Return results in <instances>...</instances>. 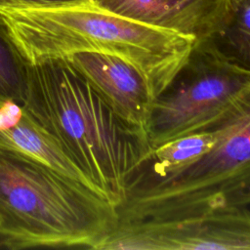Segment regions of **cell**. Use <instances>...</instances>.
Wrapping results in <instances>:
<instances>
[{"mask_svg": "<svg viewBox=\"0 0 250 250\" xmlns=\"http://www.w3.org/2000/svg\"><path fill=\"white\" fill-rule=\"evenodd\" d=\"M0 149L32 157L99 191L33 118L24 104L1 97Z\"/></svg>", "mask_w": 250, "mask_h": 250, "instance_id": "obj_9", "label": "cell"}, {"mask_svg": "<svg viewBox=\"0 0 250 250\" xmlns=\"http://www.w3.org/2000/svg\"><path fill=\"white\" fill-rule=\"evenodd\" d=\"M91 0H0L2 9H29V8H58L89 3Z\"/></svg>", "mask_w": 250, "mask_h": 250, "instance_id": "obj_13", "label": "cell"}, {"mask_svg": "<svg viewBox=\"0 0 250 250\" xmlns=\"http://www.w3.org/2000/svg\"><path fill=\"white\" fill-rule=\"evenodd\" d=\"M250 87V68L214 39L197 41L172 83L154 100L146 134L155 147L209 129Z\"/></svg>", "mask_w": 250, "mask_h": 250, "instance_id": "obj_5", "label": "cell"}, {"mask_svg": "<svg viewBox=\"0 0 250 250\" xmlns=\"http://www.w3.org/2000/svg\"><path fill=\"white\" fill-rule=\"evenodd\" d=\"M213 143L212 134L202 131L162 144L152 150L149 158L139 168L128 185L174 176L202 158Z\"/></svg>", "mask_w": 250, "mask_h": 250, "instance_id": "obj_10", "label": "cell"}, {"mask_svg": "<svg viewBox=\"0 0 250 250\" xmlns=\"http://www.w3.org/2000/svg\"><path fill=\"white\" fill-rule=\"evenodd\" d=\"M96 6L197 41L216 38L230 0H91Z\"/></svg>", "mask_w": 250, "mask_h": 250, "instance_id": "obj_8", "label": "cell"}, {"mask_svg": "<svg viewBox=\"0 0 250 250\" xmlns=\"http://www.w3.org/2000/svg\"><path fill=\"white\" fill-rule=\"evenodd\" d=\"M66 58L123 121L146 133L155 98L136 65L101 52H80Z\"/></svg>", "mask_w": 250, "mask_h": 250, "instance_id": "obj_7", "label": "cell"}, {"mask_svg": "<svg viewBox=\"0 0 250 250\" xmlns=\"http://www.w3.org/2000/svg\"><path fill=\"white\" fill-rule=\"evenodd\" d=\"M214 40L227 54L250 68V0H230L225 26Z\"/></svg>", "mask_w": 250, "mask_h": 250, "instance_id": "obj_12", "label": "cell"}, {"mask_svg": "<svg viewBox=\"0 0 250 250\" xmlns=\"http://www.w3.org/2000/svg\"><path fill=\"white\" fill-rule=\"evenodd\" d=\"M250 250V210L226 204L183 218L119 222L98 250Z\"/></svg>", "mask_w": 250, "mask_h": 250, "instance_id": "obj_6", "label": "cell"}, {"mask_svg": "<svg viewBox=\"0 0 250 250\" xmlns=\"http://www.w3.org/2000/svg\"><path fill=\"white\" fill-rule=\"evenodd\" d=\"M0 15L31 62L80 52L118 56L146 76L156 99L188 61L195 40L92 2L58 7L2 9Z\"/></svg>", "mask_w": 250, "mask_h": 250, "instance_id": "obj_2", "label": "cell"}, {"mask_svg": "<svg viewBox=\"0 0 250 250\" xmlns=\"http://www.w3.org/2000/svg\"><path fill=\"white\" fill-rule=\"evenodd\" d=\"M30 62L0 16V97L24 104Z\"/></svg>", "mask_w": 250, "mask_h": 250, "instance_id": "obj_11", "label": "cell"}, {"mask_svg": "<svg viewBox=\"0 0 250 250\" xmlns=\"http://www.w3.org/2000/svg\"><path fill=\"white\" fill-rule=\"evenodd\" d=\"M24 105L76 168L118 207L130 180L153 150L146 133L123 121L67 58L30 63Z\"/></svg>", "mask_w": 250, "mask_h": 250, "instance_id": "obj_1", "label": "cell"}, {"mask_svg": "<svg viewBox=\"0 0 250 250\" xmlns=\"http://www.w3.org/2000/svg\"><path fill=\"white\" fill-rule=\"evenodd\" d=\"M205 131L213 146L188 169L127 186L117 207L119 222L183 218L219 208L250 181V87Z\"/></svg>", "mask_w": 250, "mask_h": 250, "instance_id": "obj_4", "label": "cell"}, {"mask_svg": "<svg viewBox=\"0 0 250 250\" xmlns=\"http://www.w3.org/2000/svg\"><path fill=\"white\" fill-rule=\"evenodd\" d=\"M119 223L104 195L27 155L0 149V242L98 250Z\"/></svg>", "mask_w": 250, "mask_h": 250, "instance_id": "obj_3", "label": "cell"}, {"mask_svg": "<svg viewBox=\"0 0 250 250\" xmlns=\"http://www.w3.org/2000/svg\"><path fill=\"white\" fill-rule=\"evenodd\" d=\"M226 204H236V205H247L250 204V181L247 182L242 188L230 194Z\"/></svg>", "mask_w": 250, "mask_h": 250, "instance_id": "obj_14", "label": "cell"}]
</instances>
